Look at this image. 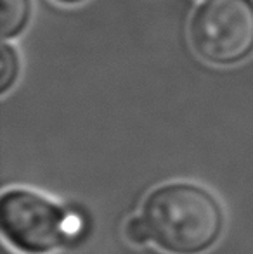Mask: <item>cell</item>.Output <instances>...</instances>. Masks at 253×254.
I'll return each instance as SVG.
<instances>
[{
  "label": "cell",
  "mask_w": 253,
  "mask_h": 254,
  "mask_svg": "<svg viewBox=\"0 0 253 254\" xmlns=\"http://www.w3.org/2000/svg\"><path fill=\"white\" fill-rule=\"evenodd\" d=\"M63 3H77V2H82V0H59Z\"/></svg>",
  "instance_id": "obj_7"
},
{
  "label": "cell",
  "mask_w": 253,
  "mask_h": 254,
  "mask_svg": "<svg viewBox=\"0 0 253 254\" xmlns=\"http://www.w3.org/2000/svg\"><path fill=\"white\" fill-rule=\"evenodd\" d=\"M30 16V0H2V37H16L24 28Z\"/></svg>",
  "instance_id": "obj_4"
},
{
  "label": "cell",
  "mask_w": 253,
  "mask_h": 254,
  "mask_svg": "<svg viewBox=\"0 0 253 254\" xmlns=\"http://www.w3.org/2000/svg\"><path fill=\"white\" fill-rule=\"evenodd\" d=\"M151 241L170 254H201L224 230V211L215 195L194 184H167L155 189L142 206Z\"/></svg>",
  "instance_id": "obj_1"
},
{
  "label": "cell",
  "mask_w": 253,
  "mask_h": 254,
  "mask_svg": "<svg viewBox=\"0 0 253 254\" xmlns=\"http://www.w3.org/2000/svg\"><path fill=\"white\" fill-rule=\"evenodd\" d=\"M0 228L17 251L47 254L70 244L82 232V221L38 192L10 189L0 197Z\"/></svg>",
  "instance_id": "obj_2"
},
{
  "label": "cell",
  "mask_w": 253,
  "mask_h": 254,
  "mask_svg": "<svg viewBox=\"0 0 253 254\" xmlns=\"http://www.w3.org/2000/svg\"><path fill=\"white\" fill-rule=\"evenodd\" d=\"M125 235L127 239L132 242V244H146V242L149 241V230L148 227H146L144 220H142V216H135V218H130V220L127 221L125 225Z\"/></svg>",
  "instance_id": "obj_6"
},
{
  "label": "cell",
  "mask_w": 253,
  "mask_h": 254,
  "mask_svg": "<svg viewBox=\"0 0 253 254\" xmlns=\"http://www.w3.org/2000/svg\"><path fill=\"white\" fill-rule=\"evenodd\" d=\"M17 78V57L16 52L7 44L2 45L0 52V90L7 92Z\"/></svg>",
  "instance_id": "obj_5"
},
{
  "label": "cell",
  "mask_w": 253,
  "mask_h": 254,
  "mask_svg": "<svg viewBox=\"0 0 253 254\" xmlns=\"http://www.w3.org/2000/svg\"><path fill=\"white\" fill-rule=\"evenodd\" d=\"M194 51L212 64L240 63L253 52V0H206L191 21Z\"/></svg>",
  "instance_id": "obj_3"
}]
</instances>
